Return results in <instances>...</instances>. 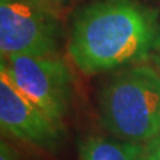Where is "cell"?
<instances>
[{"label": "cell", "mask_w": 160, "mask_h": 160, "mask_svg": "<svg viewBox=\"0 0 160 160\" xmlns=\"http://www.w3.org/2000/svg\"><path fill=\"white\" fill-rule=\"evenodd\" d=\"M40 2L44 3L46 6H48L49 8L55 9V11H59V9H62V8L71 6L75 0H40Z\"/></svg>", "instance_id": "9c48e42d"}, {"label": "cell", "mask_w": 160, "mask_h": 160, "mask_svg": "<svg viewBox=\"0 0 160 160\" xmlns=\"http://www.w3.org/2000/svg\"><path fill=\"white\" fill-rule=\"evenodd\" d=\"M12 83L56 123L63 124L73 99V73L58 55H15L2 59Z\"/></svg>", "instance_id": "277c9868"}, {"label": "cell", "mask_w": 160, "mask_h": 160, "mask_svg": "<svg viewBox=\"0 0 160 160\" xmlns=\"http://www.w3.org/2000/svg\"><path fill=\"white\" fill-rule=\"evenodd\" d=\"M146 146L113 136L89 135L78 146L79 160H144Z\"/></svg>", "instance_id": "8992f818"}, {"label": "cell", "mask_w": 160, "mask_h": 160, "mask_svg": "<svg viewBox=\"0 0 160 160\" xmlns=\"http://www.w3.org/2000/svg\"><path fill=\"white\" fill-rule=\"evenodd\" d=\"M98 113L109 136L152 142L160 136V72L142 63L118 69L98 95Z\"/></svg>", "instance_id": "7a4b0ae2"}, {"label": "cell", "mask_w": 160, "mask_h": 160, "mask_svg": "<svg viewBox=\"0 0 160 160\" xmlns=\"http://www.w3.org/2000/svg\"><path fill=\"white\" fill-rule=\"evenodd\" d=\"M2 133L47 152H56L64 140V126L31 102L0 68Z\"/></svg>", "instance_id": "5b68a950"}, {"label": "cell", "mask_w": 160, "mask_h": 160, "mask_svg": "<svg viewBox=\"0 0 160 160\" xmlns=\"http://www.w3.org/2000/svg\"><path fill=\"white\" fill-rule=\"evenodd\" d=\"M160 51V20L136 0H98L76 12L68 53L86 75L146 62Z\"/></svg>", "instance_id": "6da1fadb"}, {"label": "cell", "mask_w": 160, "mask_h": 160, "mask_svg": "<svg viewBox=\"0 0 160 160\" xmlns=\"http://www.w3.org/2000/svg\"><path fill=\"white\" fill-rule=\"evenodd\" d=\"M144 160H160V136L146 144Z\"/></svg>", "instance_id": "52a82bcc"}, {"label": "cell", "mask_w": 160, "mask_h": 160, "mask_svg": "<svg viewBox=\"0 0 160 160\" xmlns=\"http://www.w3.org/2000/svg\"><path fill=\"white\" fill-rule=\"evenodd\" d=\"M158 63H159V67H160V56H159V59H158Z\"/></svg>", "instance_id": "30bf717a"}, {"label": "cell", "mask_w": 160, "mask_h": 160, "mask_svg": "<svg viewBox=\"0 0 160 160\" xmlns=\"http://www.w3.org/2000/svg\"><path fill=\"white\" fill-rule=\"evenodd\" d=\"M0 160H20L18 152L4 139L0 142Z\"/></svg>", "instance_id": "ba28073f"}, {"label": "cell", "mask_w": 160, "mask_h": 160, "mask_svg": "<svg viewBox=\"0 0 160 160\" xmlns=\"http://www.w3.org/2000/svg\"><path fill=\"white\" fill-rule=\"evenodd\" d=\"M64 39L58 11L40 0H0L2 59L56 55Z\"/></svg>", "instance_id": "3957f363"}]
</instances>
